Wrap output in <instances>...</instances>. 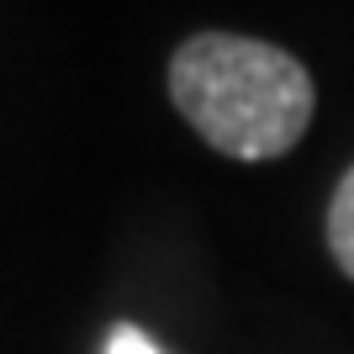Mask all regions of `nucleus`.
<instances>
[{
  "label": "nucleus",
  "instance_id": "nucleus-1",
  "mask_svg": "<svg viewBox=\"0 0 354 354\" xmlns=\"http://www.w3.org/2000/svg\"><path fill=\"white\" fill-rule=\"evenodd\" d=\"M169 101L201 143L238 164H265L307 138L317 85L307 64L275 43L196 32L169 59Z\"/></svg>",
  "mask_w": 354,
  "mask_h": 354
},
{
  "label": "nucleus",
  "instance_id": "nucleus-2",
  "mask_svg": "<svg viewBox=\"0 0 354 354\" xmlns=\"http://www.w3.org/2000/svg\"><path fill=\"white\" fill-rule=\"evenodd\" d=\"M328 254L354 281V164L344 169V180L333 185V201H328Z\"/></svg>",
  "mask_w": 354,
  "mask_h": 354
},
{
  "label": "nucleus",
  "instance_id": "nucleus-3",
  "mask_svg": "<svg viewBox=\"0 0 354 354\" xmlns=\"http://www.w3.org/2000/svg\"><path fill=\"white\" fill-rule=\"evenodd\" d=\"M106 354H159L148 333H138L133 323H117L111 328V339H106Z\"/></svg>",
  "mask_w": 354,
  "mask_h": 354
}]
</instances>
